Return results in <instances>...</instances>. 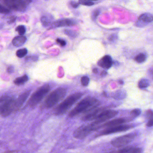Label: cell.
Instances as JSON below:
<instances>
[{
  "label": "cell",
  "mask_w": 153,
  "mask_h": 153,
  "mask_svg": "<svg viewBox=\"0 0 153 153\" xmlns=\"http://www.w3.org/2000/svg\"><path fill=\"white\" fill-rule=\"evenodd\" d=\"M99 104L98 100L92 97H87L81 101L70 112L69 116L73 117L82 113L88 112L97 108Z\"/></svg>",
  "instance_id": "cell-1"
},
{
  "label": "cell",
  "mask_w": 153,
  "mask_h": 153,
  "mask_svg": "<svg viewBox=\"0 0 153 153\" xmlns=\"http://www.w3.org/2000/svg\"><path fill=\"white\" fill-rule=\"evenodd\" d=\"M83 94L81 93H74L70 95L63 101L55 110L56 115H61L66 112L81 97Z\"/></svg>",
  "instance_id": "cell-2"
},
{
  "label": "cell",
  "mask_w": 153,
  "mask_h": 153,
  "mask_svg": "<svg viewBox=\"0 0 153 153\" xmlns=\"http://www.w3.org/2000/svg\"><path fill=\"white\" fill-rule=\"evenodd\" d=\"M15 101L13 98L3 96L0 100V113L2 117H6L15 111Z\"/></svg>",
  "instance_id": "cell-3"
},
{
  "label": "cell",
  "mask_w": 153,
  "mask_h": 153,
  "mask_svg": "<svg viewBox=\"0 0 153 153\" xmlns=\"http://www.w3.org/2000/svg\"><path fill=\"white\" fill-rule=\"evenodd\" d=\"M66 90L63 88H58L49 94L46 99L44 105L46 108H50L58 104L66 94Z\"/></svg>",
  "instance_id": "cell-4"
},
{
  "label": "cell",
  "mask_w": 153,
  "mask_h": 153,
  "mask_svg": "<svg viewBox=\"0 0 153 153\" xmlns=\"http://www.w3.org/2000/svg\"><path fill=\"white\" fill-rule=\"evenodd\" d=\"M50 86L45 85L42 86L33 93L28 101V104L31 107H34L42 100L49 91Z\"/></svg>",
  "instance_id": "cell-5"
},
{
  "label": "cell",
  "mask_w": 153,
  "mask_h": 153,
  "mask_svg": "<svg viewBox=\"0 0 153 153\" xmlns=\"http://www.w3.org/2000/svg\"><path fill=\"white\" fill-rule=\"evenodd\" d=\"M99 128V126L94 125L93 123L86 125H82L74 132L73 136L79 139H83L86 138L91 132Z\"/></svg>",
  "instance_id": "cell-6"
},
{
  "label": "cell",
  "mask_w": 153,
  "mask_h": 153,
  "mask_svg": "<svg viewBox=\"0 0 153 153\" xmlns=\"http://www.w3.org/2000/svg\"><path fill=\"white\" fill-rule=\"evenodd\" d=\"M136 137V134L134 133L127 134L112 140L111 144L115 147L125 146L134 141Z\"/></svg>",
  "instance_id": "cell-7"
},
{
  "label": "cell",
  "mask_w": 153,
  "mask_h": 153,
  "mask_svg": "<svg viewBox=\"0 0 153 153\" xmlns=\"http://www.w3.org/2000/svg\"><path fill=\"white\" fill-rule=\"evenodd\" d=\"M32 0H4L5 5L9 7L16 11H23Z\"/></svg>",
  "instance_id": "cell-8"
},
{
  "label": "cell",
  "mask_w": 153,
  "mask_h": 153,
  "mask_svg": "<svg viewBox=\"0 0 153 153\" xmlns=\"http://www.w3.org/2000/svg\"><path fill=\"white\" fill-rule=\"evenodd\" d=\"M118 114V112L114 110H104L98 116L97 119L93 122L95 125L98 126L101 123L107 121L115 117Z\"/></svg>",
  "instance_id": "cell-9"
},
{
  "label": "cell",
  "mask_w": 153,
  "mask_h": 153,
  "mask_svg": "<svg viewBox=\"0 0 153 153\" xmlns=\"http://www.w3.org/2000/svg\"><path fill=\"white\" fill-rule=\"evenodd\" d=\"M132 126L129 125H121L115 126L113 127L105 129L98 134V136L107 135L117 132L126 131L132 128Z\"/></svg>",
  "instance_id": "cell-10"
},
{
  "label": "cell",
  "mask_w": 153,
  "mask_h": 153,
  "mask_svg": "<svg viewBox=\"0 0 153 153\" xmlns=\"http://www.w3.org/2000/svg\"><path fill=\"white\" fill-rule=\"evenodd\" d=\"M30 91L24 92L15 101V111H17L22 107L30 94Z\"/></svg>",
  "instance_id": "cell-11"
},
{
  "label": "cell",
  "mask_w": 153,
  "mask_h": 153,
  "mask_svg": "<svg viewBox=\"0 0 153 153\" xmlns=\"http://www.w3.org/2000/svg\"><path fill=\"white\" fill-rule=\"evenodd\" d=\"M104 110L102 109H97L95 110L93 112L88 113L87 115H85L82 117V120L84 121H90V120H96L98 116Z\"/></svg>",
  "instance_id": "cell-12"
},
{
  "label": "cell",
  "mask_w": 153,
  "mask_h": 153,
  "mask_svg": "<svg viewBox=\"0 0 153 153\" xmlns=\"http://www.w3.org/2000/svg\"><path fill=\"white\" fill-rule=\"evenodd\" d=\"M112 61L111 57L109 55H106L98 61V65L101 67L105 69H108L112 65Z\"/></svg>",
  "instance_id": "cell-13"
},
{
  "label": "cell",
  "mask_w": 153,
  "mask_h": 153,
  "mask_svg": "<svg viewBox=\"0 0 153 153\" xmlns=\"http://www.w3.org/2000/svg\"><path fill=\"white\" fill-rule=\"evenodd\" d=\"M125 122V119H123V118H119V119H115L114 120H112L105 123V124L102 125V127H105L107 128L113 127L115 126L120 125V124H122Z\"/></svg>",
  "instance_id": "cell-14"
},
{
  "label": "cell",
  "mask_w": 153,
  "mask_h": 153,
  "mask_svg": "<svg viewBox=\"0 0 153 153\" xmlns=\"http://www.w3.org/2000/svg\"><path fill=\"white\" fill-rule=\"evenodd\" d=\"M74 24L73 21L68 19H62L56 21L54 23V25L55 27H65V26H72Z\"/></svg>",
  "instance_id": "cell-15"
},
{
  "label": "cell",
  "mask_w": 153,
  "mask_h": 153,
  "mask_svg": "<svg viewBox=\"0 0 153 153\" xmlns=\"http://www.w3.org/2000/svg\"><path fill=\"white\" fill-rule=\"evenodd\" d=\"M116 153H142V150L138 147H127L119 150Z\"/></svg>",
  "instance_id": "cell-16"
},
{
  "label": "cell",
  "mask_w": 153,
  "mask_h": 153,
  "mask_svg": "<svg viewBox=\"0 0 153 153\" xmlns=\"http://www.w3.org/2000/svg\"><path fill=\"white\" fill-rule=\"evenodd\" d=\"M139 22L148 23L153 21V15L150 13H145L141 15L138 18Z\"/></svg>",
  "instance_id": "cell-17"
},
{
  "label": "cell",
  "mask_w": 153,
  "mask_h": 153,
  "mask_svg": "<svg viewBox=\"0 0 153 153\" xmlns=\"http://www.w3.org/2000/svg\"><path fill=\"white\" fill-rule=\"evenodd\" d=\"M27 38L23 35H19L14 38L12 41V44L15 47H20L26 41Z\"/></svg>",
  "instance_id": "cell-18"
},
{
  "label": "cell",
  "mask_w": 153,
  "mask_h": 153,
  "mask_svg": "<svg viewBox=\"0 0 153 153\" xmlns=\"http://www.w3.org/2000/svg\"><path fill=\"white\" fill-rule=\"evenodd\" d=\"M28 76L27 75H25L21 77L16 78L14 81V83L15 85L19 86V85H23L24 83H25L26 82L28 81Z\"/></svg>",
  "instance_id": "cell-19"
},
{
  "label": "cell",
  "mask_w": 153,
  "mask_h": 153,
  "mask_svg": "<svg viewBox=\"0 0 153 153\" xmlns=\"http://www.w3.org/2000/svg\"><path fill=\"white\" fill-rule=\"evenodd\" d=\"M149 85H150V83H149V81L146 79L141 80L139 82L138 86L140 88H147L148 86H149Z\"/></svg>",
  "instance_id": "cell-20"
},
{
  "label": "cell",
  "mask_w": 153,
  "mask_h": 153,
  "mask_svg": "<svg viewBox=\"0 0 153 153\" xmlns=\"http://www.w3.org/2000/svg\"><path fill=\"white\" fill-rule=\"evenodd\" d=\"M28 53L27 49H23L18 50L16 52V55L19 58H23Z\"/></svg>",
  "instance_id": "cell-21"
},
{
  "label": "cell",
  "mask_w": 153,
  "mask_h": 153,
  "mask_svg": "<svg viewBox=\"0 0 153 153\" xmlns=\"http://www.w3.org/2000/svg\"><path fill=\"white\" fill-rule=\"evenodd\" d=\"M146 56L143 53H140L135 57V60L138 63H143L146 60Z\"/></svg>",
  "instance_id": "cell-22"
},
{
  "label": "cell",
  "mask_w": 153,
  "mask_h": 153,
  "mask_svg": "<svg viewBox=\"0 0 153 153\" xmlns=\"http://www.w3.org/2000/svg\"><path fill=\"white\" fill-rule=\"evenodd\" d=\"M16 31H18L20 35H23L26 32V29H25L24 26L20 25V26H18V27H17L16 29Z\"/></svg>",
  "instance_id": "cell-23"
},
{
  "label": "cell",
  "mask_w": 153,
  "mask_h": 153,
  "mask_svg": "<svg viewBox=\"0 0 153 153\" xmlns=\"http://www.w3.org/2000/svg\"><path fill=\"white\" fill-rule=\"evenodd\" d=\"M89 82V78L87 76H84L81 78V83L82 86H86Z\"/></svg>",
  "instance_id": "cell-24"
},
{
  "label": "cell",
  "mask_w": 153,
  "mask_h": 153,
  "mask_svg": "<svg viewBox=\"0 0 153 153\" xmlns=\"http://www.w3.org/2000/svg\"><path fill=\"white\" fill-rule=\"evenodd\" d=\"M79 4L86 6H91L94 5V3L89 0H79Z\"/></svg>",
  "instance_id": "cell-25"
},
{
  "label": "cell",
  "mask_w": 153,
  "mask_h": 153,
  "mask_svg": "<svg viewBox=\"0 0 153 153\" xmlns=\"http://www.w3.org/2000/svg\"><path fill=\"white\" fill-rule=\"evenodd\" d=\"M141 111L139 109H136L133 110L131 112V114L132 116L134 117H137L138 116H139L141 114Z\"/></svg>",
  "instance_id": "cell-26"
},
{
  "label": "cell",
  "mask_w": 153,
  "mask_h": 153,
  "mask_svg": "<svg viewBox=\"0 0 153 153\" xmlns=\"http://www.w3.org/2000/svg\"><path fill=\"white\" fill-rule=\"evenodd\" d=\"M0 12L1 14H7L9 12V11L4 6H2V5H1L0 7Z\"/></svg>",
  "instance_id": "cell-27"
},
{
  "label": "cell",
  "mask_w": 153,
  "mask_h": 153,
  "mask_svg": "<svg viewBox=\"0 0 153 153\" xmlns=\"http://www.w3.org/2000/svg\"><path fill=\"white\" fill-rule=\"evenodd\" d=\"M56 42H57L58 44H59L61 46L63 47L65 46L66 45V42L64 40H63L62 39H56Z\"/></svg>",
  "instance_id": "cell-28"
},
{
  "label": "cell",
  "mask_w": 153,
  "mask_h": 153,
  "mask_svg": "<svg viewBox=\"0 0 153 153\" xmlns=\"http://www.w3.org/2000/svg\"><path fill=\"white\" fill-rule=\"evenodd\" d=\"M41 21H42V23L44 26H46L49 24V21L48 20L46 17H42Z\"/></svg>",
  "instance_id": "cell-29"
},
{
  "label": "cell",
  "mask_w": 153,
  "mask_h": 153,
  "mask_svg": "<svg viewBox=\"0 0 153 153\" xmlns=\"http://www.w3.org/2000/svg\"><path fill=\"white\" fill-rule=\"evenodd\" d=\"M146 116H147L148 118H149V120L150 119H153V112L151 110H149L147 111L146 112Z\"/></svg>",
  "instance_id": "cell-30"
},
{
  "label": "cell",
  "mask_w": 153,
  "mask_h": 153,
  "mask_svg": "<svg viewBox=\"0 0 153 153\" xmlns=\"http://www.w3.org/2000/svg\"><path fill=\"white\" fill-rule=\"evenodd\" d=\"M65 33L69 36H75L76 35V32L70 30H66Z\"/></svg>",
  "instance_id": "cell-31"
},
{
  "label": "cell",
  "mask_w": 153,
  "mask_h": 153,
  "mask_svg": "<svg viewBox=\"0 0 153 153\" xmlns=\"http://www.w3.org/2000/svg\"><path fill=\"white\" fill-rule=\"evenodd\" d=\"M100 14V11L98 10H96L93 12V19H96L97 18V16L99 15Z\"/></svg>",
  "instance_id": "cell-32"
},
{
  "label": "cell",
  "mask_w": 153,
  "mask_h": 153,
  "mask_svg": "<svg viewBox=\"0 0 153 153\" xmlns=\"http://www.w3.org/2000/svg\"><path fill=\"white\" fill-rule=\"evenodd\" d=\"M70 5H71V6H72L73 7L76 8L78 6H79V3L75 2V1H71L70 2Z\"/></svg>",
  "instance_id": "cell-33"
},
{
  "label": "cell",
  "mask_w": 153,
  "mask_h": 153,
  "mask_svg": "<svg viewBox=\"0 0 153 153\" xmlns=\"http://www.w3.org/2000/svg\"><path fill=\"white\" fill-rule=\"evenodd\" d=\"M147 126H148V127H150L153 126V119L149 120L148 123H147Z\"/></svg>",
  "instance_id": "cell-34"
},
{
  "label": "cell",
  "mask_w": 153,
  "mask_h": 153,
  "mask_svg": "<svg viewBox=\"0 0 153 153\" xmlns=\"http://www.w3.org/2000/svg\"><path fill=\"white\" fill-rule=\"evenodd\" d=\"M13 71V68L11 66V67H9L8 68V71L9 73H12Z\"/></svg>",
  "instance_id": "cell-35"
},
{
  "label": "cell",
  "mask_w": 153,
  "mask_h": 153,
  "mask_svg": "<svg viewBox=\"0 0 153 153\" xmlns=\"http://www.w3.org/2000/svg\"><path fill=\"white\" fill-rule=\"evenodd\" d=\"M93 72L94 73H97V69H94L93 70Z\"/></svg>",
  "instance_id": "cell-36"
},
{
  "label": "cell",
  "mask_w": 153,
  "mask_h": 153,
  "mask_svg": "<svg viewBox=\"0 0 153 153\" xmlns=\"http://www.w3.org/2000/svg\"><path fill=\"white\" fill-rule=\"evenodd\" d=\"M101 75H107V72H103V73H102V74H101Z\"/></svg>",
  "instance_id": "cell-37"
},
{
  "label": "cell",
  "mask_w": 153,
  "mask_h": 153,
  "mask_svg": "<svg viewBox=\"0 0 153 153\" xmlns=\"http://www.w3.org/2000/svg\"><path fill=\"white\" fill-rule=\"evenodd\" d=\"M89 1H97V0H89Z\"/></svg>",
  "instance_id": "cell-38"
}]
</instances>
